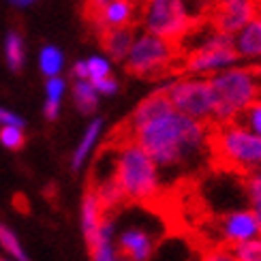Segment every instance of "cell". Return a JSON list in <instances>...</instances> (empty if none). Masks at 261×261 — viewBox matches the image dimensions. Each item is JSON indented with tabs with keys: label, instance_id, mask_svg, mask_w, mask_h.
I'll return each mask as SVG.
<instances>
[{
	"label": "cell",
	"instance_id": "obj_1",
	"mask_svg": "<svg viewBox=\"0 0 261 261\" xmlns=\"http://www.w3.org/2000/svg\"><path fill=\"white\" fill-rule=\"evenodd\" d=\"M210 126L178 112H165L128 133V139L163 169L195 165L210 150Z\"/></svg>",
	"mask_w": 261,
	"mask_h": 261
},
{
	"label": "cell",
	"instance_id": "obj_2",
	"mask_svg": "<svg viewBox=\"0 0 261 261\" xmlns=\"http://www.w3.org/2000/svg\"><path fill=\"white\" fill-rule=\"evenodd\" d=\"M212 99V122L216 126L238 122L246 107L261 96V77L255 69L231 67L208 77Z\"/></svg>",
	"mask_w": 261,
	"mask_h": 261
},
{
	"label": "cell",
	"instance_id": "obj_3",
	"mask_svg": "<svg viewBox=\"0 0 261 261\" xmlns=\"http://www.w3.org/2000/svg\"><path fill=\"white\" fill-rule=\"evenodd\" d=\"M114 178L126 201L148 203L163 189L161 169L133 139L122 141L114 156Z\"/></svg>",
	"mask_w": 261,
	"mask_h": 261
},
{
	"label": "cell",
	"instance_id": "obj_4",
	"mask_svg": "<svg viewBox=\"0 0 261 261\" xmlns=\"http://www.w3.org/2000/svg\"><path fill=\"white\" fill-rule=\"evenodd\" d=\"M210 152L238 173L261 169V137L240 122L216 126L210 133Z\"/></svg>",
	"mask_w": 261,
	"mask_h": 261
},
{
	"label": "cell",
	"instance_id": "obj_5",
	"mask_svg": "<svg viewBox=\"0 0 261 261\" xmlns=\"http://www.w3.org/2000/svg\"><path fill=\"white\" fill-rule=\"evenodd\" d=\"M195 21L197 13L189 5V0H144L141 7L144 32L169 41L173 45L191 35Z\"/></svg>",
	"mask_w": 261,
	"mask_h": 261
},
{
	"label": "cell",
	"instance_id": "obj_6",
	"mask_svg": "<svg viewBox=\"0 0 261 261\" xmlns=\"http://www.w3.org/2000/svg\"><path fill=\"white\" fill-rule=\"evenodd\" d=\"M238 62H240V56L233 47V37H227L212 28L210 35H205L189 51L184 60V71L191 77H212L216 73L238 67Z\"/></svg>",
	"mask_w": 261,
	"mask_h": 261
},
{
	"label": "cell",
	"instance_id": "obj_7",
	"mask_svg": "<svg viewBox=\"0 0 261 261\" xmlns=\"http://www.w3.org/2000/svg\"><path fill=\"white\" fill-rule=\"evenodd\" d=\"M176 56L178 54L173 43L141 32V35H135L124 64L126 71L135 77H156L176 62Z\"/></svg>",
	"mask_w": 261,
	"mask_h": 261
},
{
	"label": "cell",
	"instance_id": "obj_8",
	"mask_svg": "<svg viewBox=\"0 0 261 261\" xmlns=\"http://www.w3.org/2000/svg\"><path fill=\"white\" fill-rule=\"evenodd\" d=\"M173 112L189 116L199 122H212V99L208 77H182L163 86Z\"/></svg>",
	"mask_w": 261,
	"mask_h": 261
},
{
	"label": "cell",
	"instance_id": "obj_9",
	"mask_svg": "<svg viewBox=\"0 0 261 261\" xmlns=\"http://www.w3.org/2000/svg\"><path fill=\"white\" fill-rule=\"evenodd\" d=\"M259 13L261 5L257 0H216L212 7V26L216 32L236 37Z\"/></svg>",
	"mask_w": 261,
	"mask_h": 261
},
{
	"label": "cell",
	"instance_id": "obj_10",
	"mask_svg": "<svg viewBox=\"0 0 261 261\" xmlns=\"http://www.w3.org/2000/svg\"><path fill=\"white\" fill-rule=\"evenodd\" d=\"M219 233L223 238V242L227 244V248H229V246L253 240V238H259L261 227L251 208H236L225 212L219 219Z\"/></svg>",
	"mask_w": 261,
	"mask_h": 261
},
{
	"label": "cell",
	"instance_id": "obj_11",
	"mask_svg": "<svg viewBox=\"0 0 261 261\" xmlns=\"http://www.w3.org/2000/svg\"><path fill=\"white\" fill-rule=\"evenodd\" d=\"M116 248L126 261H150L154 253V238L144 227H126L118 233Z\"/></svg>",
	"mask_w": 261,
	"mask_h": 261
},
{
	"label": "cell",
	"instance_id": "obj_12",
	"mask_svg": "<svg viewBox=\"0 0 261 261\" xmlns=\"http://www.w3.org/2000/svg\"><path fill=\"white\" fill-rule=\"evenodd\" d=\"M94 26L101 30V35L107 30L116 28H128L135 17V5L133 0H105L103 5L92 9Z\"/></svg>",
	"mask_w": 261,
	"mask_h": 261
},
{
	"label": "cell",
	"instance_id": "obj_13",
	"mask_svg": "<svg viewBox=\"0 0 261 261\" xmlns=\"http://www.w3.org/2000/svg\"><path fill=\"white\" fill-rule=\"evenodd\" d=\"M173 107L167 99V94L163 88L154 90L152 94H148L144 101H141L137 107H135V112L130 114L128 118V122H126V133H133L135 128H139L141 124H146L148 120H152V118H156L161 114H165V112H171Z\"/></svg>",
	"mask_w": 261,
	"mask_h": 261
},
{
	"label": "cell",
	"instance_id": "obj_14",
	"mask_svg": "<svg viewBox=\"0 0 261 261\" xmlns=\"http://www.w3.org/2000/svg\"><path fill=\"white\" fill-rule=\"evenodd\" d=\"M233 47L240 60H261V13L233 37Z\"/></svg>",
	"mask_w": 261,
	"mask_h": 261
},
{
	"label": "cell",
	"instance_id": "obj_15",
	"mask_svg": "<svg viewBox=\"0 0 261 261\" xmlns=\"http://www.w3.org/2000/svg\"><path fill=\"white\" fill-rule=\"evenodd\" d=\"M103 126H105L103 118H92L90 124L86 126L84 135H82V139H80V144L75 146L73 156H71V169H73V171H80V169L86 165V161L90 159L92 150L96 148V144H99V139H101V135H103Z\"/></svg>",
	"mask_w": 261,
	"mask_h": 261
},
{
	"label": "cell",
	"instance_id": "obj_16",
	"mask_svg": "<svg viewBox=\"0 0 261 261\" xmlns=\"http://www.w3.org/2000/svg\"><path fill=\"white\" fill-rule=\"evenodd\" d=\"M105 219V212L101 208L99 199L92 189H88L84 193V199H82V231H84V238H86V244H92L96 231Z\"/></svg>",
	"mask_w": 261,
	"mask_h": 261
},
{
	"label": "cell",
	"instance_id": "obj_17",
	"mask_svg": "<svg viewBox=\"0 0 261 261\" xmlns=\"http://www.w3.org/2000/svg\"><path fill=\"white\" fill-rule=\"evenodd\" d=\"M133 41H135V30L130 26L103 32V49L110 54V60H116V62L126 60Z\"/></svg>",
	"mask_w": 261,
	"mask_h": 261
},
{
	"label": "cell",
	"instance_id": "obj_18",
	"mask_svg": "<svg viewBox=\"0 0 261 261\" xmlns=\"http://www.w3.org/2000/svg\"><path fill=\"white\" fill-rule=\"evenodd\" d=\"M73 103L77 107V112L84 116H92L96 110H99V94H96L94 86L90 82H75L73 84Z\"/></svg>",
	"mask_w": 261,
	"mask_h": 261
},
{
	"label": "cell",
	"instance_id": "obj_19",
	"mask_svg": "<svg viewBox=\"0 0 261 261\" xmlns=\"http://www.w3.org/2000/svg\"><path fill=\"white\" fill-rule=\"evenodd\" d=\"M5 58L13 73H21L26 64V45L17 30H9L5 39Z\"/></svg>",
	"mask_w": 261,
	"mask_h": 261
},
{
	"label": "cell",
	"instance_id": "obj_20",
	"mask_svg": "<svg viewBox=\"0 0 261 261\" xmlns=\"http://www.w3.org/2000/svg\"><path fill=\"white\" fill-rule=\"evenodd\" d=\"M39 69L45 77H60L64 69V54L56 45H43L39 51Z\"/></svg>",
	"mask_w": 261,
	"mask_h": 261
},
{
	"label": "cell",
	"instance_id": "obj_21",
	"mask_svg": "<svg viewBox=\"0 0 261 261\" xmlns=\"http://www.w3.org/2000/svg\"><path fill=\"white\" fill-rule=\"evenodd\" d=\"M244 191H246L248 208L255 212L257 221L261 223V169H255L251 173H246V178H244Z\"/></svg>",
	"mask_w": 261,
	"mask_h": 261
},
{
	"label": "cell",
	"instance_id": "obj_22",
	"mask_svg": "<svg viewBox=\"0 0 261 261\" xmlns=\"http://www.w3.org/2000/svg\"><path fill=\"white\" fill-rule=\"evenodd\" d=\"M0 246H3L15 261H30L26 251H24V246L19 242V238L15 236V231H11L3 223H0Z\"/></svg>",
	"mask_w": 261,
	"mask_h": 261
},
{
	"label": "cell",
	"instance_id": "obj_23",
	"mask_svg": "<svg viewBox=\"0 0 261 261\" xmlns=\"http://www.w3.org/2000/svg\"><path fill=\"white\" fill-rule=\"evenodd\" d=\"M86 73H88V82L90 84L110 77L112 75V60L107 56H99V54L86 58Z\"/></svg>",
	"mask_w": 261,
	"mask_h": 261
},
{
	"label": "cell",
	"instance_id": "obj_24",
	"mask_svg": "<svg viewBox=\"0 0 261 261\" xmlns=\"http://www.w3.org/2000/svg\"><path fill=\"white\" fill-rule=\"evenodd\" d=\"M229 253L236 261H261V236L248 242L229 246Z\"/></svg>",
	"mask_w": 261,
	"mask_h": 261
},
{
	"label": "cell",
	"instance_id": "obj_25",
	"mask_svg": "<svg viewBox=\"0 0 261 261\" xmlns=\"http://www.w3.org/2000/svg\"><path fill=\"white\" fill-rule=\"evenodd\" d=\"M0 144L7 150H21L26 144V133L24 128L17 126H3L0 128Z\"/></svg>",
	"mask_w": 261,
	"mask_h": 261
},
{
	"label": "cell",
	"instance_id": "obj_26",
	"mask_svg": "<svg viewBox=\"0 0 261 261\" xmlns=\"http://www.w3.org/2000/svg\"><path fill=\"white\" fill-rule=\"evenodd\" d=\"M238 122L244 124L248 130H253L255 135L261 137V96L255 103H251L246 107V112L240 116V120H238Z\"/></svg>",
	"mask_w": 261,
	"mask_h": 261
},
{
	"label": "cell",
	"instance_id": "obj_27",
	"mask_svg": "<svg viewBox=\"0 0 261 261\" xmlns=\"http://www.w3.org/2000/svg\"><path fill=\"white\" fill-rule=\"evenodd\" d=\"M64 92H67V80L62 77H49L45 82V103L51 105H60L64 99Z\"/></svg>",
	"mask_w": 261,
	"mask_h": 261
},
{
	"label": "cell",
	"instance_id": "obj_28",
	"mask_svg": "<svg viewBox=\"0 0 261 261\" xmlns=\"http://www.w3.org/2000/svg\"><path fill=\"white\" fill-rule=\"evenodd\" d=\"M94 90L99 96H112L116 94L118 90H120V84H118V80L114 77V75H110V77H105V80H99V82H94Z\"/></svg>",
	"mask_w": 261,
	"mask_h": 261
},
{
	"label": "cell",
	"instance_id": "obj_29",
	"mask_svg": "<svg viewBox=\"0 0 261 261\" xmlns=\"http://www.w3.org/2000/svg\"><path fill=\"white\" fill-rule=\"evenodd\" d=\"M0 124L3 126H17V128H24L26 126V120L21 116L13 114V112H9L5 110V107H0Z\"/></svg>",
	"mask_w": 261,
	"mask_h": 261
},
{
	"label": "cell",
	"instance_id": "obj_30",
	"mask_svg": "<svg viewBox=\"0 0 261 261\" xmlns=\"http://www.w3.org/2000/svg\"><path fill=\"white\" fill-rule=\"evenodd\" d=\"M201 261H236V259L231 257L229 248H210Z\"/></svg>",
	"mask_w": 261,
	"mask_h": 261
},
{
	"label": "cell",
	"instance_id": "obj_31",
	"mask_svg": "<svg viewBox=\"0 0 261 261\" xmlns=\"http://www.w3.org/2000/svg\"><path fill=\"white\" fill-rule=\"evenodd\" d=\"M71 75H73V80L75 82H88V73H86V60H77L73 64V69H71Z\"/></svg>",
	"mask_w": 261,
	"mask_h": 261
},
{
	"label": "cell",
	"instance_id": "obj_32",
	"mask_svg": "<svg viewBox=\"0 0 261 261\" xmlns=\"http://www.w3.org/2000/svg\"><path fill=\"white\" fill-rule=\"evenodd\" d=\"M216 0H189V5L193 7L195 13H201V11H208L214 7Z\"/></svg>",
	"mask_w": 261,
	"mask_h": 261
},
{
	"label": "cell",
	"instance_id": "obj_33",
	"mask_svg": "<svg viewBox=\"0 0 261 261\" xmlns=\"http://www.w3.org/2000/svg\"><path fill=\"white\" fill-rule=\"evenodd\" d=\"M9 3L15 7H30V5H35L37 0H9Z\"/></svg>",
	"mask_w": 261,
	"mask_h": 261
},
{
	"label": "cell",
	"instance_id": "obj_34",
	"mask_svg": "<svg viewBox=\"0 0 261 261\" xmlns=\"http://www.w3.org/2000/svg\"><path fill=\"white\" fill-rule=\"evenodd\" d=\"M103 3H105V0H90V7H92V9H96V7L103 5Z\"/></svg>",
	"mask_w": 261,
	"mask_h": 261
},
{
	"label": "cell",
	"instance_id": "obj_35",
	"mask_svg": "<svg viewBox=\"0 0 261 261\" xmlns=\"http://www.w3.org/2000/svg\"><path fill=\"white\" fill-rule=\"evenodd\" d=\"M112 261H126V259H124V257H120V255H118V257H116V259H112Z\"/></svg>",
	"mask_w": 261,
	"mask_h": 261
},
{
	"label": "cell",
	"instance_id": "obj_36",
	"mask_svg": "<svg viewBox=\"0 0 261 261\" xmlns=\"http://www.w3.org/2000/svg\"><path fill=\"white\" fill-rule=\"evenodd\" d=\"M0 261H9V259H5V257H0Z\"/></svg>",
	"mask_w": 261,
	"mask_h": 261
},
{
	"label": "cell",
	"instance_id": "obj_37",
	"mask_svg": "<svg viewBox=\"0 0 261 261\" xmlns=\"http://www.w3.org/2000/svg\"><path fill=\"white\" fill-rule=\"evenodd\" d=\"M259 227H261V223H259Z\"/></svg>",
	"mask_w": 261,
	"mask_h": 261
}]
</instances>
